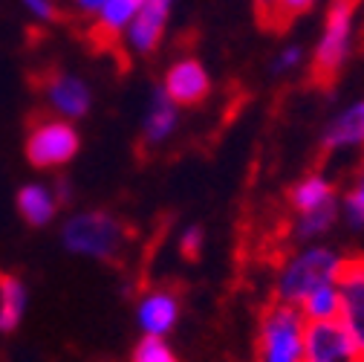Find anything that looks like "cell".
Segmentation results:
<instances>
[{
    "mask_svg": "<svg viewBox=\"0 0 364 362\" xmlns=\"http://www.w3.org/2000/svg\"><path fill=\"white\" fill-rule=\"evenodd\" d=\"M133 362H179L165 336H145L133 348Z\"/></svg>",
    "mask_w": 364,
    "mask_h": 362,
    "instance_id": "cell-21",
    "label": "cell"
},
{
    "mask_svg": "<svg viewBox=\"0 0 364 362\" xmlns=\"http://www.w3.org/2000/svg\"><path fill=\"white\" fill-rule=\"evenodd\" d=\"M179 249H182V255H186V258H197L200 255V249H203V229H200V226H188V229L182 232Z\"/></svg>",
    "mask_w": 364,
    "mask_h": 362,
    "instance_id": "cell-24",
    "label": "cell"
},
{
    "mask_svg": "<svg viewBox=\"0 0 364 362\" xmlns=\"http://www.w3.org/2000/svg\"><path fill=\"white\" fill-rule=\"evenodd\" d=\"M107 0H73V9L81 15V18H93Z\"/></svg>",
    "mask_w": 364,
    "mask_h": 362,
    "instance_id": "cell-26",
    "label": "cell"
},
{
    "mask_svg": "<svg viewBox=\"0 0 364 362\" xmlns=\"http://www.w3.org/2000/svg\"><path fill=\"white\" fill-rule=\"evenodd\" d=\"M61 244L73 255L96 258V261H119L130 244V226L105 209L75 212L64 223Z\"/></svg>",
    "mask_w": 364,
    "mask_h": 362,
    "instance_id": "cell-1",
    "label": "cell"
},
{
    "mask_svg": "<svg viewBox=\"0 0 364 362\" xmlns=\"http://www.w3.org/2000/svg\"><path fill=\"white\" fill-rule=\"evenodd\" d=\"M171 6H173V0H148V4L136 9L127 32L122 35L130 56H148L159 47L162 32L168 26Z\"/></svg>",
    "mask_w": 364,
    "mask_h": 362,
    "instance_id": "cell-9",
    "label": "cell"
},
{
    "mask_svg": "<svg viewBox=\"0 0 364 362\" xmlns=\"http://www.w3.org/2000/svg\"><path fill=\"white\" fill-rule=\"evenodd\" d=\"M358 362H364V356H361V359H358Z\"/></svg>",
    "mask_w": 364,
    "mask_h": 362,
    "instance_id": "cell-29",
    "label": "cell"
},
{
    "mask_svg": "<svg viewBox=\"0 0 364 362\" xmlns=\"http://www.w3.org/2000/svg\"><path fill=\"white\" fill-rule=\"evenodd\" d=\"M344 214L353 226H364V168L358 171L353 189L344 197Z\"/></svg>",
    "mask_w": 364,
    "mask_h": 362,
    "instance_id": "cell-22",
    "label": "cell"
},
{
    "mask_svg": "<svg viewBox=\"0 0 364 362\" xmlns=\"http://www.w3.org/2000/svg\"><path fill=\"white\" fill-rule=\"evenodd\" d=\"M133 0H107V4L93 15V26H90V41H96L99 47H116L119 38L127 32L133 15H136Z\"/></svg>",
    "mask_w": 364,
    "mask_h": 362,
    "instance_id": "cell-12",
    "label": "cell"
},
{
    "mask_svg": "<svg viewBox=\"0 0 364 362\" xmlns=\"http://www.w3.org/2000/svg\"><path fill=\"white\" fill-rule=\"evenodd\" d=\"M353 9L355 4L350 0H333L327 24H324V35L318 41V50L312 56V84L318 87H333V81L338 78V70L350 53V38H353Z\"/></svg>",
    "mask_w": 364,
    "mask_h": 362,
    "instance_id": "cell-3",
    "label": "cell"
},
{
    "mask_svg": "<svg viewBox=\"0 0 364 362\" xmlns=\"http://www.w3.org/2000/svg\"><path fill=\"white\" fill-rule=\"evenodd\" d=\"M15 206H18V214L41 229V226H50L53 217L58 214V197H55V189L47 186V183H23L15 195Z\"/></svg>",
    "mask_w": 364,
    "mask_h": 362,
    "instance_id": "cell-13",
    "label": "cell"
},
{
    "mask_svg": "<svg viewBox=\"0 0 364 362\" xmlns=\"http://www.w3.org/2000/svg\"><path fill=\"white\" fill-rule=\"evenodd\" d=\"M133 4H136V6H142V4H148V0H133Z\"/></svg>",
    "mask_w": 364,
    "mask_h": 362,
    "instance_id": "cell-28",
    "label": "cell"
},
{
    "mask_svg": "<svg viewBox=\"0 0 364 362\" xmlns=\"http://www.w3.org/2000/svg\"><path fill=\"white\" fill-rule=\"evenodd\" d=\"M298 310L304 313L306 322H324V319H338V287L336 281L315 287L301 304Z\"/></svg>",
    "mask_w": 364,
    "mask_h": 362,
    "instance_id": "cell-18",
    "label": "cell"
},
{
    "mask_svg": "<svg viewBox=\"0 0 364 362\" xmlns=\"http://www.w3.org/2000/svg\"><path fill=\"white\" fill-rule=\"evenodd\" d=\"M269 6H272V0H255V15H257V21L266 15Z\"/></svg>",
    "mask_w": 364,
    "mask_h": 362,
    "instance_id": "cell-27",
    "label": "cell"
},
{
    "mask_svg": "<svg viewBox=\"0 0 364 362\" xmlns=\"http://www.w3.org/2000/svg\"><path fill=\"white\" fill-rule=\"evenodd\" d=\"M333 223H336V203L321 206V209H312V212H304V214L298 217L295 235H298L301 241H306V238H318V235H324Z\"/></svg>",
    "mask_w": 364,
    "mask_h": 362,
    "instance_id": "cell-20",
    "label": "cell"
},
{
    "mask_svg": "<svg viewBox=\"0 0 364 362\" xmlns=\"http://www.w3.org/2000/svg\"><path fill=\"white\" fill-rule=\"evenodd\" d=\"M338 264H341V255H336L333 249H324V247H312V249L295 255L284 267V273L278 279V301L298 307L315 287L336 281Z\"/></svg>",
    "mask_w": 364,
    "mask_h": 362,
    "instance_id": "cell-4",
    "label": "cell"
},
{
    "mask_svg": "<svg viewBox=\"0 0 364 362\" xmlns=\"http://www.w3.org/2000/svg\"><path fill=\"white\" fill-rule=\"evenodd\" d=\"M336 287H338V322L347 328L358 353L364 356V258L361 255L341 258Z\"/></svg>",
    "mask_w": 364,
    "mask_h": 362,
    "instance_id": "cell-6",
    "label": "cell"
},
{
    "mask_svg": "<svg viewBox=\"0 0 364 362\" xmlns=\"http://www.w3.org/2000/svg\"><path fill=\"white\" fill-rule=\"evenodd\" d=\"M301 61V50L298 47H287L278 58H275V64H272V70H275V73H284V70H292L295 64Z\"/></svg>",
    "mask_w": 364,
    "mask_h": 362,
    "instance_id": "cell-25",
    "label": "cell"
},
{
    "mask_svg": "<svg viewBox=\"0 0 364 362\" xmlns=\"http://www.w3.org/2000/svg\"><path fill=\"white\" fill-rule=\"evenodd\" d=\"M176 122H179L176 105L165 96V90H154L148 113H145V122H142V143L154 145V148L168 143V137L176 130Z\"/></svg>",
    "mask_w": 364,
    "mask_h": 362,
    "instance_id": "cell-15",
    "label": "cell"
},
{
    "mask_svg": "<svg viewBox=\"0 0 364 362\" xmlns=\"http://www.w3.org/2000/svg\"><path fill=\"white\" fill-rule=\"evenodd\" d=\"M41 96L53 110V116H61L67 122L87 116L90 108H93V90H90V84L64 70H47L41 76Z\"/></svg>",
    "mask_w": 364,
    "mask_h": 362,
    "instance_id": "cell-8",
    "label": "cell"
},
{
    "mask_svg": "<svg viewBox=\"0 0 364 362\" xmlns=\"http://www.w3.org/2000/svg\"><path fill=\"white\" fill-rule=\"evenodd\" d=\"M162 90L176 108H191L208 96L211 81H208L205 67L197 58H179L168 67Z\"/></svg>",
    "mask_w": 364,
    "mask_h": 362,
    "instance_id": "cell-10",
    "label": "cell"
},
{
    "mask_svg": "<svg viewBox=\"0 0 364 362\" xmlns=\"http://www.w3.org/2000/svg\"><path fill=\"white\" fill-rule=\"evenodd\" d=\"M81 148V137L73 122L61 116H38L26 130V160L38 171H55L64 168Z\"/></svg>",
    "mask_w": 364,
    "mask_h": 362,
    "instance_id": "cell-2",
    "label": "cell"
},
{
    "mask_svg": "<svg viewBox=\"0 0 364 362\" xmlns=\"http://www.w3.org/2000/svg\"><path fill=\"white\" fill-rule=\"evenodd\" d=\"M304 322L295 304L272 301L260 319V362H301Z\"/></svg>",
    "mask_w": 364,
    "mask_h": 362,
    "instance_id": "cell-5",
    "label": "cell"
},
{
    "mask_svg": "<svg viewBox=\"0 0 364 362\" xmlns=\"http://www.w3.org/2000/svg\"><path fill=\"white\" fill-rule=\"evenodd\" d=\"M21 6L26 9V15L38 24H55L61 18L58 0H21Z\"/></svg>",
    "mask_w": 364,
    "mask_h": 362,
    "instance_id": "cell-23",
    "label": "cell"
},
{
    "mask_svg": "<svg viewBox=\"0 0 364 362\" xmlns=\"http://www.w3.org/2000/svg\"><path fill=\"white\" fill-rule=\"evenodd\" d=\"M289 203H292V209H298V214H304V212L336 203V189L324 174L315 171V174H306L304 180H298V183L292 186Z\"/></svg>",
    "mask_w": 364,
    "mask_h": 362,
    "instance_id": "cell-17",
    "label": "cell"
},
{
    "mask_svg": "<svg viewBox=\"0 0 364 362\" xmlns=\"http://www.w3.org/2000/svg\"><path fill=\"white\" fill-rule=\"evenodd\" d=\"M350 4H355V0H350Z\"/></svg>",
    "mask_w": 364,
    "mask_h": 362,
    "instance_id": "cell-30",
    "label": "cell"
},
{
    "mask_svg": "<svg viewBox=\"0 0 364 362\" xmlns=\"http://www.w3.org/2000/svg\"><path fill=\"white\" fill-rule=\"evenodd\" d=\"M26 313V284L15 273L0 269V333H12Z\"/></svg>",
    "mask_w": 364,
    "mask_h": 362,
    "instance_id": "cell-16",
    "label": "cell"
},
{
    "mask_svg": "<svg viewBox=\"0 0 364 362\" xmlns=\"http://www.w3.org/2000/svg\"><path fill=\"white\" fill-rule=\"evenodd\" d=\"M179 316V299L173 290L156 287L148 296H142L139 310H136V319H139V328L145 331V336H165Z\"/></svg>",
    "mask_w": 364,
    "mask_h": 362,
    "instance_id": "cell-11",
    "label": "cell"
},
{
    "mask_svg": "<svg viewBox=\"0 0 364 362\" xmlns=\"http://www.w3.org/2000/svg\"><path fill=\"white\" fill-rule=\"evenodd\" d=\"M315 0H272V6L266 9V15L260 18V26L263 29H272V32H284L298 15H304Z\"/></svg>",
    "mask_w": 364,
    "mask_h": 362,
    "instance_id": "cell-19",
    "label": "cell"
},
{
    "mask_svg": "<svg viewBox=\"0 0 364 362\" xmlns=\"http://www.w3.org/2000/svg\"><path fill=\"white\" fill-rule=\"evenodd\" d=\"M341 148H364V99L341 110L324 133V151Z\"/></svg>",
    "mask_w": 364,
    "mask_h": 362,
    "instance_id": "cell-14",
    "label": "cell"
},
{
    "mask_svg": "<svg viewBox=\"0 0 364 362\" xmlns=\"http://www.w3.org/2000/svg\"><path fill=\"white\" fill-rule=\"evenodd\" d=\"M361 353L338 319L304 322L301 362H358Z\"/></svg>",
    "mask_w": 364,
    "mask_h": 362,
    "instance_id": "cell-7",
    "label": "cell"
}]
</instances>
